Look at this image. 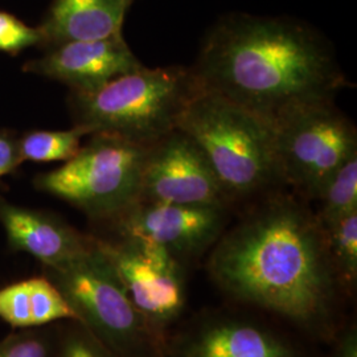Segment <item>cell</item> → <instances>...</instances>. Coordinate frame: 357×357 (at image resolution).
<instances>
[{
    "mask_svg": "<svg viewBox=\"0 0 357 357\" xmlns=\"http://www.w3.org/2000/svg\"><path fill=\"white\" fill-rule=\"evenodd\" d=\"M85 135V130L78 126L59 131H29L17 138L22 162H66L78 153Z\"/></svg>",
    "mask_w": 357,
    "mask_h": 357,
    "instance_id": "ac0fdd59",
    "label": "cell"
},
{
    "mask_svg": "<svg viewBox=\"0 0 357 357\" xmlns=\"http://www.w3.org/2000/svg\"><path fill=\"white\" fill-rule=\"evenodd\" d=\"M130 0H54L44 24L38 26L43 44L56 47L78 40L122 35Z\"/></svg>",
    "mask_w": 357,
    "mask_h": 357,
    "instance_id": "5bb4252c",
    "label": "cell"
},
{
    "mask_svg": "<svg viewBox=\"0 0 357 357\" xmlns=\"http://www.w3.org/2000/svg\"><path fill=\"white\" fill-rule=\"evenodd\" d=\"M139 200L225 208L233 205L204 153L178 128L149 147Z\"/></svg>",
    "mask_w": 357,
    "mask_h": 357,
    "instance_id": "8fae6325",
    "label": "cell"
},
{
    "mask_svg": "<svg viewBox=\"0 0 357 357\" xmlns=\"http://www.w3.org/2000/svg\"><path fill=\"white\" fill-rule=\"evenodd\" d=\"M229 208L225 206L138 200L102 225L110 231V236L102 237L153 243L187 266L212 249L227 228Z\"/></svg>",
    "mask_w": 357,
    "mask_h": 357,
    "instance_id": "30bf717a",
    "label": "cell"
},
{
    "mask_svg": "<svg viewBox=\"0 0 357 357\" xmlns=\"http://www.w3.org/2000/svg\"><path fill=\"white\" fill-rule=\"evenodd\" d=\"M41 273L59 287L78 321L115 356L166 357L165 339L132 305L96 236L84 255Z\"/></svg>",
    "mask_w": 357,
    "mask_h": 357,
    "instance_id": "5b68a950",
    "label": "cell"
},
{
    "mask_svg": "<svg viewBox=\"0 0 357 357\" xmlns=\"http://www.w3.org/2000/svg\"><path fill=\"white\" fill-rule=\"evenodd\" d=\"M132 305L166 342L187 306L185 266L166 250L139 240L97 236Z\"/></svg>",
    "mask_w": 357,
    "mask_h": 357,
    "instance_id": "ba28073f",
    "label": "cell"
},
{
    "mask_svg": "<svg viewBox=\"0 0 357 357\" xmlns=\"http://www.w3.org/2000/svg\"><path fill=\"white\" fill-rule=\"evenodd\" d=\"M192 70L203 89L268 121L299 105L333 101L347 84L330 44L312 28L252 15L218 22Z\"/></svg>",
    "mask_w": 357,
    "mask_h": 357,
    "instance_id": "7a4b0ae2",
    "label": "cell"
},
{
    "mask_svg": "<svg viewBox=\"0 0 357 357\" xmlns=\"http://www.w3.org/2000/svg\"><path fill=\"white\" fill-rule=\"evenodd\" d=\"M22 158L19 153L17 138L10 131H0V178L13 172L20 166Z\"/></svg>",
    "mask_w": 357,
    "mask_h": 357,
    "instance_id": "7402d4cb",
    "label": "cell"
},
{
    "mask_svg": "<svg viewBox=\"0 0 357 357\" xmlns=\"http://www.w3.org/2000/svg\"><path fill=\"white\" fill-rule=\"evenodd\" d=\"M317 202L320 206L315 216L323 228L357 211V153L345 160L324 183Z\"/></svg>",
    "mask_w": 357,
    "mask_h": 357,
    "instance_id": "e0dca14e",
    "label": "cell"
},
{
    "mask_svg": "<svg viewBox=\"0 0 357 357\" xmlns=\"http://www.w3.org/2000/svg\"><path fill=\"white\" fill-rule=\"evenodd\" d=\"M166 357H310L302 345L266 320L243 310H203L175 326Z\"/></svg>",
    "mask_w": 357,
    "mask_h": 357,
    "instance_id": "9c48e42d",
    "label": "cell"
},
{
    "mask_svg": "<svg viewBox=\"0 0 357 357\" xmlns=\"http://www.w3.org/2000/svg\"><path fill=\"white\" fill-rule=\"evenodd\" d=\"M217 289L234 303L331 343L343 327L345 295L324 230L298 195L273 192L220 236L206 261Z\"/></svg>",
    "mask_w": 357,
    "mask_h": 357,
    "instance_id": "6da1fadb",
    "label": "cell"
},
{
    "mask_svg": "<svg viewBox=\"0 0 357 357\" xmlns=\"http://www.w3.org/2000/svg\"><path fill=\"white\" fill-rule=\"evenodd\" d=\"M130 1H131V3H132V0H130Z\"/></svg>",
    "mask_w": 357,
    "mask_h": 357,
    "instance_id": "cb8c5ba5",
    "label": "cell"
},
{
    "mask_svg": "<svg viewBox=\"0 0 357 357\" xmlns=\"http://www.w3.org/2000/svg\"><path fill=\"white\" fill-rule=\"evenodd\" d=\"M202 89L192 68H146L116 77L90 93H72L75 126L88 135L110 134L153 146L178 128L192 97Z\"/></svg>",
    "mask_w": 357,
    "mask_h": 357,
    "instance_id": "277c9868",
    "label": "cell"
},
{
    "mask_svg": "<svg viewBox=\"0 0 357 357\" xmlns=\"http://www.w3.org/2000/svg\"><path fill=\"white\" fill-rule=\"evenodd\" d=\"M60 323L17 330L0 339V357H54Z\"/></svg>",
    "mask_w": 357,
    "mask_h": 357,
    "instance_id": "d6986e66",
    "label": "cell"
},
{
    "mask_svg": "<svg viewBox=\"0 0 357 357\" xmlns=\"http://www.w3.org/2000/svg\"><path fill=\"white\" fill-rule=\"evenodd\" d=\"M271 123L282 184L303 200H317L332 174L357 153L356 128L333 101L295 106Z\"/></svg>",
    "mask_w": 357,
    "mask_h": 357,
    "instance_id": "52a82bcc",
    "label": "cell"
},
{
    "mask_svg": "<svg viewBox=\"0 0 357 357\" xmlns=\"http://www.w3.org/2000/svg\"><path fill=\"white\" fill-rule=\"evenodd\" d=\"M0 224L11 252L26 253L41 268H57L84 255L94 241L48 211L16 205L0 196Z\"/></svg>",
    "mask_w": 357,
    "mask_h": 357,
    "instance_id": "4fadbf2b",
    "label": "cell"
},
{
    "mask_svg": "<svg viewBox=\"0 0 357 357\" xmlns=\"http://www.w3.org/2000/svg\"><path fill=\"white\" fill-rule=\"evenodd\" d=\"M333 344L330 357H357V328L355 323L340 328L331 342Z\"/></svg>",
    "mask_w": 357,
    "mask_h": 357,
    "instance_id": "603a6c76",
    "label": "cell"
},
{
    "mask_svg": "<svg viewBox=\"0 0 357 357\" xmlns=\"http://www.w3.org/2000/svg\"><path fill=\"white\" fill-rule=\"evenodd\" d=\"M54 357H116L79 321H61Z\"/></svg>",
    "mask_w": 357,
    "mask_h": 357,
    "instance_id": "ffe728a7",
    "label": "cell"
},
{
    "mask_svg": "<svg viewBox=\"0 0 357 357\" xmlns=\"http://www.w3.org/2000/svg\"><path fill=\"white\" fill-rule=\"evenodd\" d=\"M178 128L195 142L230 203L266 196L282 184L273 123L212 90H199Z\"/></svg>",
    "mask_w": 357,
    "mask_h": 357,
    "instance_id": "3957f363",
    "label": "cell"
},
{
    "mask_svg": "<svg viewBox=\"0 0 357 357\" xmlns=\"http://www.w3.org/2000/svg\"><path fill=\"white\" fill-rule=\"evenodd\" d=\"M41 44L43 36L38 28L26 26L13 15L0 11V52L17 54Z\"/></svg>",
    "mask_w": 357,
    "mask_h": 357,
    "instance_id": "44dd1931",
    "label": "cell"
},
{
    "mask_svg": "<svg viewBox=\"0 0 357 357\" xmlns=\"http://www.w3.org/2000/svg\"><path fill=\"white\" fill-rule=\"evenodd\" d=\"M0 319L15 330L78 321L75 310L44 273L0 289Z\"/></svg>",
    "mask_w": 357,
    "mask_h": 357,
    "instance_id": "9a60e30c",
    "label": "cell"
},
{
    "mask_svg": "<svg viewBox=\"0 0 357 357\" xmlns=\"http://www.w3.org/2000/svg\"><path fill=\"white\" fill-rule=\"evenodd\" d=\"M323 230L336 278L345 298H351L357 284V211Z\"/></svg>",
    "mask_w": 357,
    "mask_h": 357,
    "instance_id": "2e32d148",
    "label": "cell"
},
{
    "mask_svg": "<svg viewBox=\"0 0 357 357\" xmlns=\"http://www.w3.org/2000/svg\"><path fill=\"white\" fill-rule=\"evenodd\" d=\"M142 66L122 35H116L59 44L26 63L24 70L59 81L72 93H90Z\"/></svg>",
    "mask_w": 357,
    "mask_h": 357,
    "instance_id": "7c38bea8",
    "label": "cell"
},
{
    "mask_svg": "<svg viewBox=\"0 0 357 357\" xmlns=\"http://www.w3.org/2000/svg\"><path fill=\"white\" fill-rule=\"evenodd\" d=\"M149 147L116 135L91 134L64 166L38 174L33 185L102 227L139 200Z\"/></svg>",
    "mask_w": 357,
    "mask_h": 357,
    "instance_id": "8992f818",
    "label": "cell"
}]
</instances>
